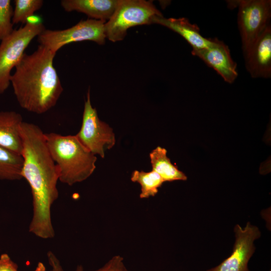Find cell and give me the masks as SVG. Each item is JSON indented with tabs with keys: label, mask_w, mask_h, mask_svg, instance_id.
Segmentation results:
<instances>
[{
	"label": "cell",
	"mask_w": 271,
	"mask_h": 271,
	"mask_svg": "<svg viewBox=\"0 0 271 271\" xmlns=\"http://www.w3.org/2000/svg\"><path fill=\"white\" fill-rule=\"evenodd\" d=\"M238 8L237 23L243 55L270 25V0H241L229 2Z\"/></svg>",
	"instance_id": "6"
},
{
	"label": "cell",
	"mask_w": 271,
	"mask_h": 271,
	"mask_svg": "<svg viewBox=\"0 0 271 271\" xmlns=\"http://www.w3.org/2000/svg\"><path fill=\"white\" fill-rule=\"evenodd\" d=\"M191 53L215 70L226 82L232 83L236 79L237 64L232 59L228 46L223 42L217 39L211 47L192 49Z\"/></svg>",
	"instance_id": "11"
},
{
	"label": "cell",
	"mask_w": 271,
	"mask_h": 271,
	"mask_svg": "<svg viewBox=\"0 0 271 271\" xmlns=\"http://www.w3.org/2000/svg\"><path fill=\"white\" fill-rule=\"evenodd\" d=\"M45 30L42 23L27 22L24 27L14 30L1 42L0 95L9 87L11 71L21 59L25 49L32 40Z\"/></svg>",
	"instance_id": "5"
},
{
	"label": "cell",
	"mask_w": 271,
	"mask_h": 271,
	"mask_svg": "<svg viewBox=\"0 0 271 271\" xmlns=\"http://www.w3.org/2000/svg\"><path fill=\"white\" fill-rule=\"evenodd\" d=\"M21 114L15 111H0V146L22 154Z\"/></svg>",
	"instance_id": "14"
},
{
	"label": "cell",
	"mask_w": 271,
	"mask_h": 271,
	"mask_svg": "<svg viewBox=\"0 0 271 271\" xmlns=\"http://www.w3.org/2000/svg\"><path fill=\"white\" fill-rule=\"evenodd\" d=\"M104 24V21L89 19L67 29L45 30L38 36V41L40 45L55 53L64 46L74 42L92 41L102 45L106 38Z\"/></svg>",
	"instance_id": "7"
},
{
	"label": "cell",
	"mask_w": 271,
	"mask_h": 271,
	"mask_svg": "<svg viewBox=\"0 0 271 271\" xmlns=\"http://www.w3.org/2000/svg\"><path fill=\"white\" fill-rule=\"evenodd\" d=\"M247 71L253 78L271 77V27L269 25L244 55Z\"/></svg>",
	"instance_id": "10"
},
{
	"label": "cell",
	"mask_w": 271,
	"mask_h": 271,
	"mask_svg": "<svg viewBox=\"0 0 271 271\" xmlns=\"http://www.w3.org/2000/svg\"><path fill=\"white\" fill-rule=\"evenodd\" d=\"M167 153L166 149L158 146L150 153L152 170L157 173L164 182L186 181V175L171 163Z\"/></svg>",
	"instance_id": "15"
},
{
	"label": "cell",
	"mask_w": 271,
	"mask_h": 271,
	"mask_svg": "<svg viewBox=\"0 0 271 271\" xmlns=\"http://www.w3.org/2000/svg\"><path fill=\"white\" fill-rule=\"evenodd\" d=\"M55 55L40 45L33 53H24L15 67L10 82L22 108L42 114L57 103L63 88L53 65Z\"/></svg>",
	"instance_id": "2"
},
{
	"label": "cell",
	"mask_w": 271,
	"mask_h": 271,
	"mask_svg": "<svg viewBox=\"0 0 271 271\" xmlns=\"http://www.w3.org/2000/svg\"><path fill=\"white\" fill-rule=\"evenodd\" d=\"M34 271H46V269L44 263L42 262H39L36 269Z\"/></svg>",
	"instance_id": "23"
},
{
	"label": "cell",
	"mask_w": 271,
	"mask_h": 271,
	"mask_svg": "<svg viewBox=\"0 0 271 271\" xmlns=\"http://www.w3.org/2000/svg\"><path fill=\"white\" fill-rule=\"evenodd\" d=\"M163 16L153 3L144 0H120L111 17L105 23L106 38L113 42L124 39L132 27L153 24L157 17Z\"/></svg>",
	"instance_id": "4"
},
{
	"label": "cell",
	"mask_w": 271,
	"mask_h": 271,
	"mask_svg": "<svg viewBox=\"0 0 271 271\" xmlns=\"http://www.w3.org/2000/svg\"><path fill=\"white\" fill-rule=\"evenodd\" d=\"M131 181L138 183L141 186L140 198H148L155 196L158 192V189L165 182L161 177L156 172L134 170L131 175Z\"/></svg>",
	"instance_id": "17"
},
{
	"label": "cell",
	"mask_w": 271,
	"mask_h": 271,
	"mask_svg": "<svg viewBox=\"0 0 271 271\" xmlns=\"http://www.w3.org/2000/svg\"><path fill=\"white\" fill-rule=\"evenodd\" d=\"M120 0H63L61 5L68 12L83 13L96 20H109Z\"/></svg>",
	"instance_id": "13"
},
{
	"label": "cell",
	"mask_w": 271,
	"mask_h": 271,
	"mask_svg": "<svg viewBox=\"0 0 271 271\" xmlns=\"http://www.w3.org/2000/svg\"><path fill=\"white\" fill-rule=\"evenodd\" d=\"M48 262L51 267V271H64L61 263L56 256L52 251L47 253ZM75 271H84L81 265H78Z\"/></svg>",
	"instance_id": "22"
},
{
	"label": "cell",
	"mask_w": 271,
	"mask_h": 271,
	"mask_svg": "<svg viewBox=\"0 0 271 271\" xmlns=\"http://www.w3.org/2000/svg\"><path fill=\"white\" fill-rule=\"evenodd\" d=\"M85 271V270H84ZM93 271H128L126 268L123 258L119 255L113 256L102 267Z\"/></svg>",
	"instance_id": "20"
},
{
	"label": "cell",
	"mask_w": 271,
	"mask_h": 271,
	"mask_svg": "<svg viewBox=\"0 0 271 271\" xmlns=\"http://www.w3.org/2000/svg\"><path fill=\"white\" fill-rule=\"evenodd\" d=\"M50 155L59 172V181L69 186L82 182L94 172L97 157L78 140L76 135L45 133Z\"/></svg>",
	"instance_id": "3"
},
{
	"label": "cell",
	"mask_w": 271,
	"mask_h": 271,
	"mask_svg": "<svg viewBox=\"0 0 271 271\" xmlns=\"http://www.w3.org/2000/svg\"><path fill=\"white\" fill-rule=\"evenodd\" d=\"M0 271H19L18 264L7 253L0 255Z\"/></svg>",
	"instance_id": "21"
},
{
	"label": "cell",
	"mask_w": 271,
	"mask_h": 271,
	"mask_svg": "<svg viewBox=\"0 0 271 271\" xmlns=\"http://www.w3.org/2000/svg\"><path fill=\"white\" fill-rule=\"evenodd\" d=\"M23 162L21 154L0 146V180L22 179Z\"/></svg>",
	"instance_id": "16"
},
{
	"label": "cell",
	"mask_w": 271,
	"mask_h": 271,
	"mask_svg": "<svg viewBox=\"0 0 271 271\" xmlns=\"http://www.w3.org/2000/svg\"><path fill=\"white\" fill-rule=\"evenodd\" d=\"M22 139L23 178L29 183L33 198V214L29 231L43 239L55 236L51 209L59 196L57 167L48 150L45 133L32 123L23 121L20 127Z\"/></svg>",
	"instance_id": "1"
},
{
	"label": "cell",
	"mask_w": 271,
	"mask_h": 271,
	"mask_svg": "<svg viewBox=\"0 0 271 271\" xmlns=\"http://www.w3.org/2000/svg\"><path fill=\"white\" fill-rule=\"evenodd\" d=\"M12 22L13 24H25L28 18L42 7V0H15Z\"/></svg>",
	"instance_id": "18"
},
{
	"label": "cell",
	"mask_w": 271,
	"mask_h": 271,
	"mask_svg": "<svg viewBox=\"0 0 271 271\" xmlns=\"http://www.w3.org/2000/svg\"><path fill=\"white\" fill-rule=\"evenodd\" d=\"M76 136L89 151L102 158H104L105 151L115 144L112 128L99 118L96 108L91 105L89 90L84 103L81 128Z\"/></svg>",
	"instance_id": "8"
},
{
	"label": "cell",
	"mask_w": 271,
	"mask_h": 271,
	"mask_svg": "<svg viewBox=\"0 0 271 271\" xmlns=\"http://www.w3.org/2000/svg\"><path fill=\"white\" fill-rule=\"evenodd\" d=\"M235 240L231 254L218 265L206 271H250L248 262L255 250L254 241L261 236L259 228L248 222L244 228H234Z\"/></svg>",
	"instance_id": "9"
},
{
	"label": "cell",
	"mask_w": 271,
	"mask_h": 271,
	"mask_svg": "<svg viewBox=\"0 0 271 271\" xmlns=\"http://www.w3.org/2000/svg\"><path fill=\"white\" fill-rule=\"evenodd\" d=\"M13 9L10 0H0V42L14 31Z\"/></svg>",
	"instance_id": "19"
},
{
	"label": "cell",
	"mask_w": 271,
	"mask_h": 271,
	"mask_svg": "<svg viewBox=\"0 0 271 271\" xmlns=\"http://www.w3.org/2000/svg\"><path fill=\"white\" fill-rule=\"evenodd\" d=\"M153 23L162 25L179 34L192 46L193 49L208 48L214 45L218 39L203 37L198 26L191 23L185 18L157 17L154 20Z\"/></svg>",
	"instance_id": "12"
}]
</instances>
